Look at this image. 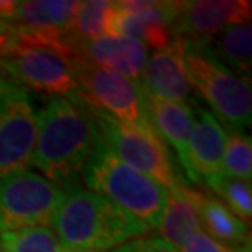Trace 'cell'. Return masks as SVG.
<instances>
[{
  "mask_svg": "<svg viewBox=\"0 0 252 252\" xmlns=\"http://www.w3.org/2000/svg\"><path fill=\"white\" fill-rule=\"evenodd\" d=\"M92 110L77 94L54 97L38 115L32 165L54 184L72 185L98 143Z\"/></svg>",
  "mask_w": 252,
  "mask_h": 252,
  "instance_id": "obj_1",
  "label": "cell"
},
{
  "mask_svg": "<svg viewBox=\"0 0 252 252\" xmlns=\"http://www.w3.org/2000/svg\"><path fill=\"white\" fill-rule=\"evenodd\" d=\"M53 231L67 252L107 251L143 238L149 228L90 190L67 185L53 220Z\"/></svg>",
  "mask_w": 252,
  "mask_h": 252,
  "instance_id": "obj_2",
  "label": "cell"
},
{
  "mask_svg": "<svg viewBox=\"0 0 252 252\" xmlns=\"http://www.w3.org/2000/svg\"><path fill=\"white\" fill-rule=\"evenodd\" d=\"M82 175L90 191L120 206L148 228H158L167 190L123 162L102 138H98Z\"/></svg>",
  "mask_w": 252,
  "mask_h": 252,
  "instance_id": "obj_3",
  "label": "cell"
},
{
  "mask_svg": "<svg viewBox=\"0 0 252 252\" xmlns=\"http://www.w3.org/2000/svg\"><path fill=\"white\" fill-rule=\"evenodd\" d=\"M185 67L190 85L213 110L215 118L229 131L251 126V82L221 64L203 48H185Z\"/></svg>",
  "mask_w": 252,
  "mask_h": 252,
  "instance_id": "obj_4",
  "label": "cell"
},
{
  "mask_svg": "<svg viewBox=\"0 0 252 252\" xmlns=\"http://www.w3.org/2000/svg\"><path fill=\"white\" fill-rule=\"evenodd\" d=\"M92 115L100 138L123 162L148 175L165 190L184 185L167 146L153 125L123 123L95 110H92Z\"/></svg>",
  "mask_w": 252,
  "mask_h": 252,
  "instance_id": "obj_5",
  "label": "cell"
},
{
  "mask_svg": "<svg viewBox=\"0 0 252 252\" xmlns=\"http://www.w3.org/2000/svg\"><path fill=\"white\" fill-rule=\"evenodd\" d=\"M72 64L77 79L75 94L90 108L123 123H151L146 107L148 92L143 84L123 74L92 65L77 56L72 59Z\"/></svg>",
  "mask_w": 252,
  "mask_h": 252,
  "instance_id": "obj_6",
  "label": "cell"
},
{
  "mask_svg": "<svg viewBox=\"0 0 252 252\" xmlns=\"http://www.w3.org/2000/svg\"><path fill=\"white\" fill-rule=\"evenodd\" d=\"M65 189L32 170H20L0 179V233L48 226Z\"/></svg>",
  "mask_w": 252,
  "mask_h": 252,
  "instance_id": "obj_7",
  "label": "cell"
},
{
  "mask_svg": "<svg viewBox=\"0 0 252 252\" xmlns=\"http://www.w3.org/2000/svg\"><path fill=\"white\" fill-rule=\"evenodd\" d=\"M0 69L5 80L43 94L67 97L77 90L72 59L51 48L13 43L0 53Z\"/></svg>",
  "mask_w": 252,
  "mask_h": 252,
  "instance_id": "obj_8",
  "label": "cell"
},
{
  "mask_svg": "<svg viewBox=\"0 0 252 252\" xmlns=\"http://www.w3.org/2000/svg\"><path fill=\"white\" fill-rule=\"evenodd\" d=\"M38 133V115L28 92L5 80L0 87V179L28 170Z\"/></svg>",
  "mask_w": 252,
  "mask_h": 252,
  "instance_id": "obj_9",
  "label": "cell"
},
{
  "mask_svg": "<svg viewBox=\"0 0 252 252\" xmlns=\"http://www.w3.org/2000/svg\"><path fill=\"white\" fill-rule=\"evenodd\" d=\"M251 12L249 0L182 2L174 23V38L185 48H205L223 30L251 23Z\"/></svg>",
  "mask_w": 252,
  "mask_h": 252,
  "instance_id": "obj_10",
  "label": "cell"
},
{
  "mask_svg": "<svg viewBox=\"0 0 252 252\" xmlns=\"http://www.w3.org/2000/svg\"><path fill=\"white\" fill-rule=\"evenodd\" d=\"M182 2L123 0L118 5V36L133 38L146 48H167L174 41V23Z\"/></svg>",
  "mask_w": 252,
  "mask_h": 252,
  "instance_id": "obj_11",
  "label": "cell"
},
{
  "mask_svg": "<svg viewBox=\"0 0 252 252\" xmlns=\"http://www.w3.org/2000/svg\"><path fill=\"white\" fill-rule=\"evenodd\" d=\"M141 84L146 92L170 102L189 103L191 85L185 67V46L174 38L167 48L156 51L148 59Z\"/></svg>",
  "mask_w": 252,
  "mask_h": 252,
  "instance_id": "obj_12",
  "label": "cell"
},
{
  "mask_svg": "<svg viewBox=\"0 0 252 252\" xmlns=\"http://www.w3.org/2000/svg\"><path fill=\"white\" fill-rule=\"evenodd\" d=\"M75 56L97 67L113 70L141 82L148 63V48L128 36H107L77 41Z\"/></svg>",
  "mask_w": 252,
  "mask_h": 252,
  "instance_id": "obj_13",
  "label": "cell"
},
{
  "mask_svg": "<svg viewBox=\"0 0 252 252\" xmlns=\"http://www.w3.org/2000/svg\"><path fill=\"white\" fill-rule=\"evenodd\" d=\"M224 143V126L208 110L196 108L189 139V164L196 184L221 172Z\"/></svg>",
  "mask_w": 252,
  "mask_h": 252,
  "instance_id": "obj_14",
  "label": "cell"
},
{
  "mask_svg": "<svg viewBox=\"0 0 252 252\" xmlns=\"http://www.w3.org/2000/svg\"><path fill=\"white\" fill-rule=\"evenodd\" d=\"M146 107L151 125L154 126L164 143L167 141L172 146L185 175L189 180L196 184L189 164V139L193 123V110L189 103L170 102L151 94L146 97Z\"/></svg>",
  "mask_w": 252,
  "mask_h": 252,
  "instance_id": "obj_15",
  "label": "cell"
},
{
  "mask_svg": "<svg viewBox=\"0 0 252 252\" xmlns=\"http://www.w3.org/2000/svg\"><path fill=\"white\" fill-rule=\"evenodd\" d=\"M158 231L160 238L177 249L182 248L196 233H200L201 220L196 203V190H191L185 185L167 190Z\"/></svg>",
  "mask_w": 252,
  "mask_h": 252,
  "instance_id": "obj_16",
  "label": "cell"
},
{
  "mask_svg": "<svg viewBox=\"0 0 252 252\" xmlns=\"http://www.w3.org/2000/svg\"><path fill=\"white\" fill-rule=\"evenodd\" d=\"M196 203L200 210L201 229H205L208 236L229 248H241L246 243H251L248 224L216 196L196 191Z\"/></svg>",
  "mask_w": 252,
  "mask_h": 252,
  "instance_id": "obj_17",
  "label": "cell"
},
{
  "mask_svg": "<svg viewBox=\"0 0 252 252\" xmlns=\"http://www.w3.org/2000/svg\"><path fill=\"white\" fill-rule=\"evenodd\" d=\"M80 2L74 0H32L18 2L15 10L13 25H22L36 30L70 32L74 17Z\"/></svg>",
  "mask_w": 252,
  "mask_h": 252,
  "instance_id": "obj_18",
  "label": "cell"
},
{
  "mask_svg": "<svg viewBox=\"0 0 252 252\" xmlns=\"http://www.w3.org/2000/svg\"><path fill=\"white\" fill-rule=\"evenodd\" d=\"M252 28L251 23L246 25H234L223 30L220 34L211 39V41L203 48L208 51L215 59L226 65L231 72L238 70L246 79V75H251V51H252Z\"/></svg>",
  "mask_w": 252,
  "mask_h": 252,
  "instance_id": "obj_19",
  "label": "cell"
},
{
  "mask_svg": "<svg viewBox=\"0 0 252 252\" xmlns=\"http://www.w3.org/2000/svg\"><path fill=\"white\" fill-rule=\"evenodd\" d=\"M118 5L108 0L80 2L70 27V33L77 41L118 36Z\"/></svg>",
  "mask_w": 252,
  "mask_h": 252,
  "instance_id": "obj_20",
  "label": "cell"
},
{
  "mask_svg": "<svg viewBox=\"0 0 252 252\" xmlns=\"http://www.w3.org/2000/svg\"><path fill=\"white\" fill-rule=\"evenodd\" d=\"M2 252H67L49 226L0 233Z\"/></svg>",
  "mask_w": 252,
  "mask_h": 252,
  "instance_id": "obj_21",
  "label": "cell"
},
{
  "mask_svg": "<svg viewBox=\"0 0 252 252\" xmlns=\"http://www.w3.org/2000/svg\"><path fill=\"white\" fill-rule=\"evenodd\" d=\"M203 182L211 191L220 196V201L224 203L233 213L243 221H251L252 215V191L251 182L229 177L223 172L211 175Z\"/></svg>",
  "mask_w": 252,
  "mask_h": 252,
  "instance_id": "obj_22",
  "label": "cell"
},
{
  "mask_svg": "<svg viewBox=\"0 0 252 252\" xmlns=\"http://www.w3.org/2000/svg\"><path fill=\"white\" fill-rule=\"evenodd\" d=\"M221 172L229 177L251 182L252 179V143L251 136L241 131L226 133Z\"/></svg>",
  "mask_w": 252,
  "mask_h": 252,
  "instance_id": "obj_23",
  "label": "cell"
},
{
  "mask_svg": "<svg viewBox=\"0 0 252 252\" xmlns=\"http://www.w3.org/2000/svg\"><path fill=\"white\" fill-rule=\"evenodd\" d=\"M113 252H179V249L162 238H136L120 246Z\"/></svg>",
  "mask_w": 252,
  "mask_h": 252,
  "instance_id": "obj_24",
  "label": "cell"
},
{
  "mask_svg": "<svg viewBox=\"0 0 252 252\" xmlns=\"http://www.w3.org/2000/svg\"><path fill=\"white\" fill-rule=\"evenodd\" d=\"M179 252H234V249L223 243H218L205 231H200L193 238H190Z\"/></svg>",
  "mask_w": 252,
  "mask_h": 252,
  "instance_id": "obj_25",
  "label": "cell"
},
{
  "mask_svg": "<svg viewBox=\"0 0 252 252\" xmlns=\"http://www.w3.org/2000/svg\"><path fill=\"white\" fill-rule=\"evenodd\" d=\"M15 43V33H13V23L5 22L0 18V53L5 51Z\"/></svg>",
  "mask_w": 252,
  "mask_h": 252,
  "instance_id": "obj_26",
  "label": "cell"
},
{
  "mask_svg": "<svg viewBox=\"0 0 252 252\" xmlns=\"http://www.w3.org/2000/svg\"><path fill=\"white\" fill-rule=\"evenodd\" d=\"M17 3L18 2H13V0H0V18L12 23L15 10H17Z\"/></svg>",
  "mask_w": 252,
  "mask_h": 252,
  "instance_id": "obj_27",
  "label": "cell"
},
{
  "mask_svg": "<svg viewBox=\"0 0 252 252\" xmlns=\"http://www.w3.org/2000/svg\"><path fill=\"white\" fill-rule=\"evenodd\" d=\"M234 252H251V243H246L244 246H241V248H236Z\"/></svg>",
  "mask_w": 252,
  "mask_h": 252,
  "instance_id": "obj_28",
  "label": "cell"
},
{
  "mask_svg": "<svg viewBox=\"0 0 252 252\" xmlns=\"http://www.w3.org/2000/svg\"><path fill=\"white\" fill-rule=\"evenodd\" d=\"M5 82V79H3V74H2V69H0V87H2V84Z\"/></svg>",
  "mask_w": 252,
  "mask_h": 252,
  "instance_id": "obj_29",
  "label": "cell"
},
{
  "mask_svg": "<svg viewBox=\"0 0 252 252\" xmlns=\"http://www.w3.org/2000/svg\"><path fill=\"white\" fill-rule=\"evenodd\" d=\"M72 252H108V251H72Z\"/></svg>",
  "mask_w": 252,
  "mask_h": 252,
  "instance_id": "obj_30",
  "label": "cell"
},
{
  "mask_svg": "<svg viewBox=\"0 0 252 252\" xmlns=\"http://www.w3.org/2000/svg\"><path fill=\"white\" fill-rule=\"evenodd\" d=\"M0 252H2V248H0Z\"/></svg>",
  "mask_w": 252,
  "mask_h": 252,
  "instance_id": "obj_31",
  "label": "cell"
}]
</instances>
